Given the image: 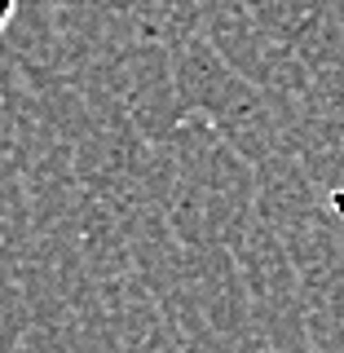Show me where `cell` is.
Returning <instances> with one entry per match:
<instances>
[{
	"instance_id": "6da1fadb",
	"label": "cell",
	"mask_w": 344,
	"mask_h": 353,
	"mask_svg": "<svg viewBox=\"0 0 344 353\" xmlns=\"http://www.w3.org/2000/svg\"><path fill=\"white\" fill-rule=\"evenodd\" d=\"M14 9H18V0H0V36H5V27L14 22Z\"/></svg>"
}]
</instances>
